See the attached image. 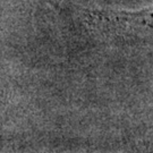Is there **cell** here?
Returning a JSON list of instances; mask_svg holds the SVG:
<instances>
[{
	"label": "cell",
	"instance_id": "cell-1",
	"mask_svg": "<svg viewBox=\"0 0 153 153\" xmlns=\"http://www.w3.org/2000/svg\"><path fill=\"white\" fill-rule=\"evenodd\" d=\"M88 22L94 28L117 35H152L153 7L136 11H91Z\"/></svg>",
	"mask_w": 153,
	"mask_h": 153
}]
</instances>
